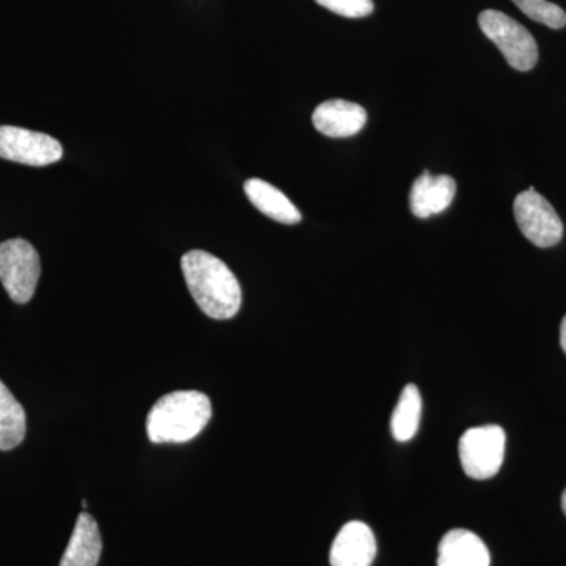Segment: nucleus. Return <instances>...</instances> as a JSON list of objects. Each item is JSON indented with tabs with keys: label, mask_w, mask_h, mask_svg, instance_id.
Masks as SVG:
<instances>
[{
	"label": "nucleus",
	"mask_w": 566,
	"mask_h": 566,
	"mask_svg": "<svg viewBox=\"0 0 566 566\" xmlns=\"http://www.w3.org/2000/svg\"><path fill=\"white\" fill-rule=\"evenodd\" d=\"M181 270L193 301L205 315L230 319L240 312L243 303L240 282L218 256L205 251L185 253Z\"/></svg>",
	"instance_id": "f257e3e1"
},
{
	"label": "nucleus",
	"mask_w": 566,
	"mask_h": 566,
	"mask_svg": "<svg viewBox=\"0 0 566 566\" xmlns=\"http://www.w3.org/2000/svg\"><path fill=\"white\" fill-rule=\"evenodd\" d=\"M212 416L211 400L197 390L164 395L147 417L153 444H182L202 433Z\"/></svg>",
	"instance_id": "f03ea898"
},
{
	"label": "nucleus",
	"mask_w": 566,
	"mask_h": 566,
	"mask_svg": "<svg viewBox=\"0 0 566 566\" xmlns=\"http://www.w3.org/2000/svg\"><path fill=\"white\" fill-rule=\"evenodd\" d=\"M479 24L506 62L517 71H531L538 62V44L523 24L497 10L480 13Z\"/></svg>",
	"instance_id": "7ed1b4c3"
},
{
	"label": "nucleus",
	"mask_w": 566,
	"mask_h": 566,
	"mask_svg": "<svg viewBox=\"0 0 566 566\" xmlns=\"http://www.w3.org/2000/svg\"><path fill=\"white\" fill-rule=\"evenodd\" d=\"M505 444L506 434L499 424H485L465 431L458 446L465 475L474 480L493 479L504 464Z\"/></svg>",
	"instance_id": "20e7f679"
},
{
	"label": "nucleus",
	"mask_w": 566,
	"mask_h": 566,
	"mask_svg": "<svg viewBox=\"0 0 566 566\" xmlns=\"http://www.w3.org/2000/svg\"><path fill=\"white\" fill-rule=\"evenodd\" d=\"M40 273L39 252L29 241L17 238L0 244V281L14 303L28 304L32 300Z\"/></svg>",
	"instance_id": "39448f33"
},
{
	"label": "nucleus",
	"mask_w": 566,
	"mask_h": 566,
	"mask_svg": "<svg viewBox=\"0 0 566 566\" xmlns=\"http://www.w3.org/2000/svg\"><path fill=\"white\" fill-rule=\"evenodd\" d=\"M517 227L536 248H553L564 237V223L553 205L534 188L521 192L513 205Z\"/></svg>",
	"instance_id": "423d86ee"
},
{
	"label": "nucleus",
	"mask_w": 566,
	"mask_h": 566,
	"mask_svg": "<svg viewBox=\"0 0 566 566\" xmlns=\"http://www.w3.org/2000/svg\"><path fill=\"white\" fill-rule=\"evenodd\" d=\"M0 158L25 166H51L63 158V147L48 134L0 126Z\"/></svg>",
	"instance_id": "0eeeda50"
},
{
	"label": "nucleus",
	"mask_w": 566,
	"mask_h": 566,
	"mask_svg": "<svg viewBox=\"0 0 566 566\" xmlns=\"http://www.w3.org/2000/svg\"><path fill=\"white\" fill-rule=\"evenodd\" d=\"M375 557L374 532L360 521L345 524L331 547V566H370Z\"/></svg>",
	"instance_id": "6e6552de"
},
{
	"label": "nucleus",
	"mask_w": 566,
	"mask_h": 566,
	"mask_svg": "<svg viewBox=\"0 0 566 566\" xmlns=\"http://www.w3.org/2000/svg\"><path fill=\"white\" fill-rule=\"evenodd\" d=\"M312 122L324 136L344 139L363 132L367 123V111L345 99H329L316 107Z\"/></svg>",
	"instance_id": "1a4fd4ad"
},
{
	"label": "nucleus",
	"mask_w": 566,
	"mask_h": 566,
	"mask_svg": "<svg viewBox=\"0 0 566 566\" xmlns=\"http://www.w3.org/2000/svg\"><path fill=\"white\" fill-rule=\"evenodd\" d=\"M457 193V181L449 175L433 177L428 170L415 181L409 196L412 214L419 219L441 214L452 205Z\"/></svg>",
	"instance_id": "9d476101"
},
{
	"label": "nucleus",
	"mask_w": 566,
	"mask_h": 566,
	"mask_svg": "<svg viewBox=\"0 0 566 566\" xmlns=\"http://www.w3.org/2000/svg\"><path fill=\"white\" fill-rule=\"evenodd\" d=\"M490 551L483 539L465 528L447 532L439 543L438 566H490Z\"/></svg>",
	"instance_id": "9b49d317"
},
{
	"label": "nucleus",
	"mask_w": 566,
	"mask_h": 566,
	"mask_svg": "<svg viewBox=\"0 0 566 566\" xmlns=\"http://www.w3.org/2000/svg\"><path fill=\"white\" fill-rule=\"evenodd\" d=\"M102 551L98 524L88 513H81L59 566H96Z\"/></svg>",
	"instance_id": "f8f14e48"
},
{
	"label": "nucleus",
	"mask_w": 566,
	"mask_h": 566,
	"mask_svg": "<svg viewBox=\"0 0 566 566\" xmlns=\"http://www.w3.org/2000/svg\"><path fill=\"white\" fill-rule=\"evenodd\" d=\"M244 192L256 210L274 221L293 226L303 219V214L294 207L292 200L268 181L252 178L245 181Z\"/></svg>",
	"instance_id": "ddd939ff"
},
{
	"label": "nucleus",
	"mask_w": 566,
	"mask_h": 566,
	"mask_svg": "<svg viewBox=\"0 0 566 566\" xmlns=\"http://www.w3.org/2000/svg\"><path fill=\"white\" fill-rule=\"evenodd\" d=\"M25 438V412L9 387L0 381V450H13Z\"/></svg>",
	"instance_id": "4468645a"
},
{
	"label": "nucleus",
	"mask_w": 566,
	"mask_h": 566,
	"mask_svg": "<svg viewBox=\"0 0 566 566\" xmlns=\"http://www.w3.org/2000/svg\"><path fill=\"white\" fill-rule=\"evenodd\" d=\"M422 417V397L415 385H408L401 390L400 400L395 406L390 428L398 442H408L419 431Z\"/></svg>",
	"instance_id": "2eb2a0df"
},
{
	"label": "nucleus",
	"mask_w": 566,
	"mask_h": 566,
	"mask_svg": "<svg viewBox=\"0 0 566 566\" xmlns=\"http://www.w3.org/2000/svg\"><path fill=\"white\" fill-rule=\"evenodd\" d=\"M532 21L545 24L549 29H564L566 25V13L556 3L547 0H512Z\"/></svg>",
	"instance_id": "dca6fc26"
},
{
	"label": "nucleus",
	"mask_w": 566,
	"mask_h": 566,
	"mask_svg": "<svg viewBox=\"0 0 566 566\" xmlns=\"http://www.w3.org/2000/svg\"><path fill=\"white\" fill-rule=\"evenodd\" d=\"M315 2L345 18H365L375 10L374 0H315Z\"/></svg>",
	"instance_id": "f3484780"
},
{
	"label": "nucleus",
	"mask_w": 566,
	"mask_h": 566,
	"mask_svg": "<svg viewBox=\"0 0 566 566\" xmlns=\"http://www.w3.org/2000/svg\"><path fill=\"white\" fill-rule=\"evenodd\" d=\"M560 345H562V349H564V352L566 353V315H565V318L562 319Z\"/></svg>",
	"instance_id": "a211bd4d"
},
{
	"label": "nucleus",
	"mask_w": 566,
	"mask_h": 566,
	"mask_svg": "<svg viewBox=\"0 0 566 566\" xmlns=\"http://www.w3.org/2000/svg\"><path fill=\"white\" fill-rule=\"evenodd\" d=\"M562 509H564V513L566 515V490L564 491V494H562Z\"/></svg>",
	"instance_id": "6ab92c4d"
},
{
	"label": "nucleus",
	"mask_w": 566,
	"mask_h": 566,
	"mask_svg": "<svg viewBox=\"0 0 566 566\" xmlns=\"http://www.w3.org/2000/svg\"><path fill=\"white\" fill-rule=\"evenodd\" d=\"M82 506H84V509H87V506H88L87 501H82Z\"/></svg>",
	"instance_id": "aec40b11"
}]
</instances>
